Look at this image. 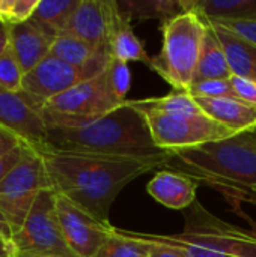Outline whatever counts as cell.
<instances>
[{
  "label": "cell",
  "mask_w": 256,
  "mask_h": 257,
  "mask_svg": "<svg viewBox=\"0 0 256 257\" xmlns=\"http://www.w3.org/2000/svg\"><path fill=\"white\" fill-rule=\"evenodd\" d=\"M53 190L95 218L110 223V208L116 196L139 176L169 164L172 152L149 157H107L65 154L41 149Z\"/></svg>",
  "instance_id": "6da1fadb"
},
{
  "label": "cell",
  "mask_w": 256,
  "mask_h": 257,
  "mask_svg": "<svg viewBox=\"0 0 256 257\" xmlns=\"http://www.w3.org/2000/svg\"><path fill=\"white\" fill-rule=\"evenodd\" d=\"M222 193L234 208L256 205V134L241 133L196 148L172 151L166 166Z\"/></svg>",
  "instance_id": "7a4b0ae2"
},
{
  "label": "cell",
  "mask_w": 256,
  "mask_h": 257,
  "mask_svg": "<svg viewBox=\"0 0 256 257\" xmlns=\"http://www.w3.org/2000/svg\"><path fill=\"white\" fill-rule=\"evenodd\" d=\"M107 157L149 158L167 154L151 136L140 111L125 101L109 114L78 126H50L42 148L36 151Z\"/></svg>",
  "instance_id": "3957f363"
},
{
  "label": "cell",
  "mask_w": 256,
  "mask_h": 257,
  "mask_svg": "<svg viewBox=\"0 0 256 257\" xmlns=\"http://www.w3.org/2000/svg\"><path fill=\"white\" fill-rule=\"evenodd\" d=\"M163 47L152 57L151 69L174 90L189 92L195 83L207 24L196 12L184 11L161 24Z\"/></svg>",
  "instance_id": "277c9868"
},
{
  "label": "cell",
  "mask_w": 256,
  "mask_h": 257,
  "mask_svg": "<svg viewBox=\"0 0 256 257\" xmlns=\"http://www.w3.org/2000/svg\"><path fill=\"white\" fill-rule=\"evenodd\" d=\"M253 229L226 223L207 211L198 200L186 212V224L181 233L169 235L172 239L190 244L226 257H256V223L247 215Z\"/></svg>",
  "instance_id": "5b68a950"
},
{
  "label": "cell",
  "mask_w": 256,
  "mask_h": 257,
  "mask_svg": "<svg viewBox=\"0 0 256 257\" xmlns=\"http://www.w3.org/2000/svg\"><path fill=\"white\" fill-rule=\"evenodd\" d=\"M122 104L113 93L104 69L101 74L47 101L41 107V114L47 128L78 126L109 114Z\"/></svg>",
  "instance_id": "8992f818"
},
{
  "label": "cell",
  "mask_w": 256,
  "mask_h": 257,
  "mask_svg": "<svg viewBox=\"0 0 256 257\" xmlns=\"http://www.w3.org/2000/svg\"><path fill=\"white\" fill-rule=\"evenodd\" d=\"M11 241L15 257H77L63 238L53 188L39 193L23 226Z\"/></svg>",
  "instance_id": "52a82bcc"
},
{
  "label": "cell",
  "mask_w": 256,
  "mask_h": 257,
  "mask_svg": "<svg viewBox=\"0 0 256 257\" xmlns=\"http://www.w3.org/2000/svg\"><path fill=\"white\" fill-rule=\"evenodd\" d=\"M149 126L154 143L163 151H181L237 136L202 113L140 111Z\"/></svg>",
  "instance_id": "ba28073f"
},
{
  "label": "cell",
  "mask_w": 256,
  "mask_h": 257,
  "mask_svg": "<svg viewBox=\"0 0 256 257\" xmlns=\"http://www.w3.org/2000/svg\"><path fill=\"white\" fill-rule=\"evenodd\" d=\"M53 188L42 155L33 149L0 182V212L15 233L41 191Z\"/></svg>",
  "instance_id": "9c48e42d"
},
{
  "label": "cell",
  "mask_w": 256,
  "mask_h": 257,
  "mask_svg": "<svg viewBox=\"0 0 256 257\" xmlns=\"http://www.w3.org/2000/svg\"><path fill=\"white\" fill-rule=\"evenodd\" d=\"M56 211L63 238L77 257H94L101 245L115 233L112 223H104L56 193Z\"/></svg>",
  "instance_id": "30bf717a"
},
{
  "label": "cell",
  "mask_w": 256,
  "mask_h": 257,
  "mask_svg": "<svg viewBox=\"0 0 256 257\" xmlns=\"http://www.w3.org/2000/svg\"><path fill=\"white\" fill-rule=\"evenodd\" d=\"M84 80L88 78L81 69L48 54L32 71L24 74L21 93L41 111V107L47 101L59 96Z\"/></svg>",
  "instance_id": "8fae6325"
},
{
  "label": "cell",
  "mask_w": 256,
  "mask_h": 257,
  "mask_svg": "<svg viewBox=\"0 0 256 257\" xmlns=\"http://www.w3.org/2000/svg\"><path fill=\"white\" fill-rule=\"evenodd\" d=\"M0 125L17 134L35 149L42 148L47 137V125L39 108L21 92H9L0 87Z\"/></svg>",
  "instance_id": "7c38bea8"
},
{
  "label": "cell",
  "mask_w": 256,
  "mask_h": 257,
  "mask_svg": "<svg viewBox=\"0 0 256 257\" xmlns=\"http://www.w3.org/2000/svg\"><path fill=\"white\" fill-rule=\"evenodd\" d=\"M115 8V0H78L65 32L95 48H107Z\"/></svg>",
  "instance_id": "4fadbf2b"
},
{
  "label": "cell",
  "mask_w": 256,
  "mask_h": 257,
  "mask_svg": "<svg viewBox=\"0 0 256 257\" xmlns=\"http://www.w3.org/2000/svg\"><path fill=\"white\" fill-rule=\"evenodd\" d=\"M56 38L48 35L33 20L9 26L8 47L17 57L24 74L32 71L39 62H42L51 50Z\"/></svg>",
  "instance_id": "5bb4252c"
},
{
  "label": "cell",
  "mask_w": 256,
  "mask_h": 257,
  "mask_svg": "<svg viewBox=\"0 0 256 257\" xmlns=\"http://www.w3.org/2000/svg\"><path fill=\"white\" fill-rule=\"evenodd\" d=\"M198 187L199 185L192 178L177 170H160L149 181L146 191L160 205L169 209L183 211L189 209L198 200Z\"/></svg>",
  "instance_id": "9a60e30c"
},
{
  "label": "cell",
  "mask_w": 256,
  "mask_h": 257,
  "mask_svg": "<svg viewBox=\"0 0 256 257\" xmlns=\"http://www.w3.org/2000/svg\"><path fill=\"white\" fill-rule=\"evenodd\" d=\"M201 110L235 134L255 133L256 107L237 98H195Z\"/></svg>",
  "instance_id": "2e32d148"
},
{
  "label": "cell",
  "mask_w": 256,
  "mask_h": 257,
  "mask_svg": "<svg viewBox=\"0 0 256 257\" xmlns=\"http://www.w3.org/2000/svg\"><path fill=\"white\" fill-rule=\"evenodd\" d=\"M131 21L133 20L121 11L116 2L110 33L107 39V50L110 56L116 60H121L124 63L142 62L148 68H151L152 57L146 53L142 41L136 36L131 27Z\"/></svg>",
  "instance_id": "e0dca14e"
},
{
  "label": "cell",
  "mask_w": 256,
  "mask_h": 257,
  "mask_svg": "<svg viewBox=\"0 0 256 257\" xmlns=\"http://www.w3.org/2000/svg\"><path fill=\"white\" fill-rule=\"evenodd\" d=\"M205 21L222 42L232 75L250 78L256 81V44L235 33L222 23L208 20Z\"/></svg>",
  "instance_id": "ac0fdd59"
},
{
  "label": "cell",
  "mask_w": 256,
  "mask_h": 257,
  "mask_svg": "<svg viewBox=\"0 0 256 257\" xmlns=\"http://www.w3.org/2000/svg\"><path fill=\"white\" fill-rule=\"evenodd\" d=\"M183 6L208 21L256 20V0H183Z\"/></svg>",
  "instance_id": "d6986e66"
},
{
  "label": "cell",
  "mask_w": 256,
  "mask_h": 257,
  "mask_svg": "<svg viewBox=\"0 0 256 257\" xmlns=\"http://www.w3.org/2000/svg\"><path fill=\"white\" fill-rule=\"evenodd\" d=\"M231 77H232V72L228 63L225 48L222 42L219 41V38L216 36V33L211 30V27L207 24V33L202 42L195 83L204 81V80H226Z\"/></svg>",
  "instance_id": "ffe728a7"
},
{
  "label": "cell",
  "mask_w": 256,
  "mask_h": 257,
  "mask_svg": "<svg viewBox=\"0 0 256 257\" xmlns=\"http://www.w3.org/2000/svg\"><path fill=\"white\" fill-rule=\"evenodd\" d=\"M77 5L78 0H39L30 20L39 24L48 35L57 38L66 30Z\"/></svg>",
  "instance_id": "44dd1931"
},
{
  "label": "cell",
  "mask_w": 256,
  "mask_h": 257,
  "mask_svg": "<svg viewBox=\"0 0 256 257\" xmlns=\"http://www.w3.org/2000/svg\"><path fill=\"white\" fill-rule=\"evenodd\" d=\"M152 242L136 232L115 229V233L101 245L94 257H149Z\"/></svg>",
  "instance_id": "7402d4cb"
},
{
  "label": "cell",
  "mask_w": 256,
  "mask_h": 257,
  "mask_svg": "<svg viewBox=\"0 0 256 257\" xmlns=\"http://www.w3.org/2000/svg\"><path fill=\"white\" fill-rule=\"evenodd\" d=\"M118 5L121 11L131 20L154 18L160 20L161 24L184 12L183 0H125L118 2Z\"/></svg>",
  "instance_id": "603a6c76"
},
{
  "label": "cell",
  "mask_w": 256,
  "mask_h": 257,
  "mask_svg": "<svg viewBox=\"0 0 256 257\" xmlns=\"http://www.w3.org/2000/svg\"><path fill=\"white\" fill-rule=\"evenodd\" d=\"M137 111H164V113H202L196 99L186 90H172L158 98L127 99Z\"/></svg>",
  "instance_id": "cb8c5ba5"
},
{
  "label": "cell",
  "mask_w": 256,
  "mask_h": 257,
  "mask_svg": "<svg viewBox=\"0 0 256 257\" xmlns=\"http://www.w3.org/2000/svg\"><path fill=\"white\" fill-rule=\"evenodd\" d=\"M24 72L8 47L2 54H0V87L9 92H21V84H23Z\"/></svg>",
  "instance_id": "d4e9b609"
},
{
  "label": "cell",
  "mask_w": 256,
  "mask_h": 257,
  "mask_svg": "<svg viewBox=\"0 0 256 257\" xmlns=\"http://www.w3.org/2000/svg\"><path fill=\"white\" fill-rule=\"evenodd\" d=\"M39 0H0V23L15 26L32 18Z\"/></svg>",
  "instance_id": "484cf974"
},
{
  "label": "cell",
  "mask_w": 256,
  "mask_h": 257,
  "mask_svg": "<svg viewBox=\"0 0 256 257\" xmlns=\"http://www.w3.org/2000/svg\"><path fill=\"white\" fill-rule=\"evenodd\" d=\"M107 78H109V84L113 90V93L116 95V98L122 102L127 101V93L131 87V72L127 63L116 60V59H110L107 68Z\"/></svg>",
  "instance_id": "4316f807"
},
{
  "label": "cell",
  "mask_w": 256,
  "mask_h": 257,
  "mask_svg": "<svg viewBox=\"0 0 256 257\" xmlns=\"http://www.w3.org/2000/svg\"><path fill=\"white\" fill-rule=\"evenodd\" d=\"M189 92L193 98H235L229 78L196 81Z\"/></svg>",
  "instance_id": "83f0119b"
},
{
  "label": "cell",
  "mask_w": 256,
  "mask_h": 257,
  "mask_svg": "<svg viewBox=\"0 0 256 257\" xmlns=\"http://www.w3.org/2000/svg\"><path fill=\"white\" fill-rule=\"evenodd\" d=\"M35 148H32L27 143H23L20 146H17L15 149L0 155V182L26 158V155H29Z\"/></svg>",
  "instance_id": "f1b7e54d"
},
{
  "label": "cell",
  "mask_w": 256,
  "mask_h": 257,
  "mask_svg": "<svg viewBox=\"0 0 256 257\" xmlns=\"http://www.w3.org/2000/svg\"><path fill=\"white\" fill-rule=\"evenodd\" d=\"M231 86L234 90V96L246 104L255 105L256 107V81L250 78L232 75L231 78Z\"/></svg>",
  "instance_id": "f546056e"
},
{
  "label": "cell",
  "mask_w": 256,
  "mask_h": 257,
  "mask_svg": "<svg viewBox=\"0 0 256 257\" xmlns=\"http://www.w3.org/2000/svg\"><path fill=\"white\" fill-rule=\"evenodd\" d=\"M143 239L152 242V250L149 257H189L186 254L184 250H181L177 245H170V244H164V242H158L155 239H152L149 236V233H139Z\"/></svg>",
  "instance_id": "4dcf8cb0"
},
{
  "label": "cell",
  "mask_w": 256,
  "mask_h": 257,
  "mask_svg": "<svg viewBox=\"0 0 256 257\" xmlns=\"http://www.w3.org/2000/svg\"><path fill=\"white\" fill-rule=\"evenodd\" d=\"M217 23H222L223 26L229 27L235 33L244 36L246 39L256 44V20H250V21H217Z\"/></svg>",
  "instance_id": "1f68e13d"
},
{
  "label": "cell",
  "mask_w": 256,
  "mask_h": 257,
  "mask_svg": "<svg viewBox=\"0 0 256 257\" xmlns=\"http://www.w3.org/2000/svg\"><path fill=\"white\" fill-rule=\"evenodd\" d=\"M26 142H23L17 134H14L12 131L6 130L5 126L0 125V155L15 149L17 146L23 145Z\"/></svg>",
  "instance_id": "d6a6232c"
},
{
  "label": "cell",
  "mask_w": 256,
  "mask_h": 257,
  "mask_svg": "<svg viewBox=\"0 0 256 257\" xmlns=\"http://www.w3.org/2000/svg\"><path fill=\"white\" fill-rule=\"evenodd\" d=\"M12 235H14L12 227L9 226V223L6 221V218L0 212V241H11Z\"/></svg>",
  "instance_id": "836d02e7"
},
{
  "label": "cell",
  "mask_w": 256,
  "mask_h": 257,
  "mask_svg": "<svg viewBox=\"0 0 256 257\" xmlns=\"http://www.w3.org/2000/svg\"><path fill=\"white\" fill-rule=\"evenodd\" d=\"M9 42V27L0 23V54L8 48Z\"/></svg>",
  "instance_id": "e575fe53"
},
{
  "label": "cell",
  "mask_w": 256,
  "mask_h": 257,
  "mask_svg": "<svg viewBox=\"0 0 256 257\" xmlns=\"http://www.w3.org/2000/svg\"><path fill=\"white\" fill-rule=\"evenodd\" d=\"M0 257H15L12 241H0Z\"/></svg>",
  "instance_id": "d590c367"
},
{
  "label": "cell",
  "mask_w": 256,
  "mask_h": 257,
  "mask_svg": "<svg viewBox=\"0 0 256 257\" xmlns=\"http://www.w3.org/2000/svg\"><path fill=\"white\" fill-rule=\"evenodd\" d=\"M255 134H256V131H255Z\"/></svg>",
  "instance_id": "8d00e7d4"
}]
</instances>
